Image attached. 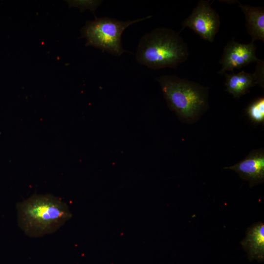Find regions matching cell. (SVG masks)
Instances as JSON below:
<instances>
[{
	"label": "cell",
	"instance_id": "cell-1",
	"mask_svg": "<svg viewBox=\"0 0 264 264\" xmlns=\"http://www.w3.org/2000/svg\"><path fill=\"white\" fill-rule=\"evenodd\" d=\"M19 227L33 238L52 234L71 217L67 204L51 194H34L16 206Z\"/></svg>",
	"mask_w": 264,
	"mask_h": 264
},
{
	"label": "cell",
	"instance_id": "cell-2",
	"mask_svg": "<svg viewBox=\"0 0 264 264\" xmlns=\"http://www.w3.org/2000/svg\"><path fill=\"white\" fill-rule=\"evenodd\" d=\"M188 56L187 44L179 33L164 27L144 34L139 40L135 54L139 64L155 70L176 68Z\"/></svg>",
	"mask_w": 264,
	"mask_h": 264
},
{
	"label": "cell",
	"instance_id": "cell-3",
	"mask_svg": "<svg viewBox=\"0 0 264 264\" xmlns=\"http://www.w3.org/2000/svg\"><path fill=\"white\" fill-rule=\"evenodd\" d=\"M156 79L169 107L180 118L196 119L208 108L207 88L175 75H161Z\"/></svg>",
	"mask_w": 264,
	"mask_h": 264
},
{
	"label": "cell",
	"instance_id": "cell-4",
	"mask_svg": "<svg viewBox=\"0 0 264 264\" xmlns=\"http://www.w3.org/2000/svg\"><path fill=\"white\" fill-rule=\"evenodd\" d=\"M152 16L126 21L107 17L88 21L81 30V38L86 39L87 46H92L115 56L128 52L124 49L121 36L124 31L135 23L150 18Z\"/></svg>",
	"mask_w": 264,
	"mask_h": 264
},
{
	"label": "cell",
	"instance_id": "cell-5",
	"mask_svg": "<svg viewBox=\"0 0 264 264\" xmlns=\"http://www.w3.org/2000/svg\"><path fill=\"white\" fill-rule=\"evenodd\" d=\"M220 25V16L209 0H200L191 14L182 22L181 31L188 27L202 39L213 42Z\"/></svg>",
	"mask_w": 264,
	"mask_h": 264
},
{
	"label": "cell",
	"instance_id": "cell-6",
	"mask_svg": "<svg viewBox=\"0 0 264 264\" xmlns=\"http://www.w3.org/2000/svg\"><path fill=\"white\" fill-rule=\"evenodd\" d=\"M256 47L253 42L240 44L233 39L229 41L223 49L220 60L221 68L219 74H224L226 71L240 69L250 63L258 62L256 55Z\"/></svg>",
	"mask_w": 264,
	"mask_h": 264
},
{
	"label": "cell",
	"instance_id": "cell-7",
	"mask_svg": "<svg viewBox=\"0 0 264 264\" xmlns=\"http://www.w3.org/2000/svg\"><path fill=\"white\" fill-rule=\"evenodd\" d=\"M223 168L237 172L242 179L248 181L251 187L262 183L264 180V151H252L240 162Z\"/></svg>",
	"mask_w": 264,
	"mask_h": 264
},
{
	"label": "cell",
	"instance_id": "cell-8",
	"mask_svg": "<svg viewBox=\"0 0 264 264\" xmlns=\"http://www.w3.org/2000/svg\"><path fill=\"white\" fill-rule=\"evenodd\" d=\"M226 90L234 97H239L245 94L249 89L256 84L264 86V61L257 62L254 73L242 71L226 74Z\"/></svg>",
	"mask_w": 264,
	"mask_h": 264
},
{
	"label": "cell",
	"instance_id": "cell-9",
	"mask_svg": "<svg viewBox=\"0 0 264 264\" xmlns=\"http://www.w3.org/2000/svg\"><path fill=\"white\" fill-rule=\"evenodd\" d=\"M241 244L250 260L263 262L264 256V224L258 222L249 227Z\"/></svg>",
	"mask_w": 264,
	"mask_h": 264
},
{
	"label": "cell",
	"instance_id": "cell-10",
	"mask_svg": "<svg viewBox=\"0 0 264 264\" xmlns=\"http://www.w3.org/2000/svg\"><path fill=\"white\" fill-rule=\"evenodd\" d=\"M246 20L247 33L251 37V42L257 40L264 41V10L263 7L244 5L239 3Z\"/></svg>",
	"mask_w": 264,
	"mask_h": 264
},
{
	"label": "cell",
	"instance_id": "cell-11",
	"mask_svg": "<svg viewBox=\"0 0 264 264\" xmlns=\"http://www.w3.org/2000/svg\"><path fill=\"white\" fill-rule=\"evenodd\" d=\"M247 113L250 119L256 123L264 121V98L260 97L252 103L247 108Z\"/></svg>",
	"mask_w": 264,
	"mask_h": 264
},
{
	"label": "cell",
	"instance_id": "cell-12",
	"mask_svg": "<svg viewBox=\"0 0 264 264\" xmlns=\"http://www.w3.org/2000/svg\"><path fill=\"white\" fill-rule=\"evenodd\" d=\"M102 1V0L76 1V2L73 1L72 5L78 7L81 10L88 9L94 12Z\"/></svg>",
	"mask_w": 264,
	"mask_h": 264
}]
</instances>
